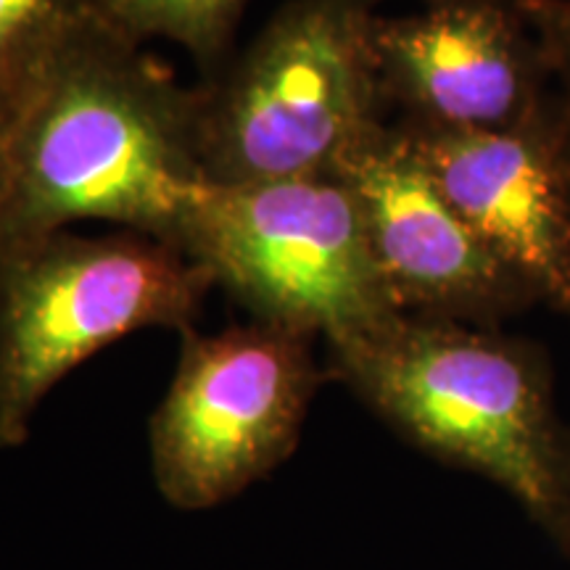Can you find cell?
Masks as SVG:
<instances>
[{
  "label": "cell",
  "instance_id": "1",
  "mask_svg": "<svg viewBox=\"0 0 570 570\" xmlns=\"http://www.w3.org/2000/svg\"><path fill=\"white\" fill-rule=\"evenodd\" d=\"M206 185L198 90L90 6L13 125L0 246L109 219L180 248Z\"/></svg>",
  "mask_w": 570,
  "mask_h": 570
},
{
  "label": "cell",
  "instance_id": "2",
  "mask_svg": "<svg viewBox=\"0 0 570 570\" xmlns=\"http://www.w3.org/2000/svg\"><path fill=\"white\" fill-rule=\"evenodd\" d=\"M327 352V375L391 431L541 515L566 431L544 346L502 327L396 315Z\"/></svg>",
  "mask_w": 570,
  "mask_h": 570
},
{
  "label": "cell",
  "instance_id": "3",
  "mask_svg": "<svg viewBox=\"0 0 570 570\" xmlns=\"http://www.w3.org/2000/svg\"><path fill=\"white\" fill-rule=\"evenodd\" d=\"M383 0H291L235 67L198 90L206 183L252 185L333 173L381 122L373 32Z\"/></svg>",
  "mask_w": 570,
  "mask_h": 570
},
{
  "label": "cell",
  "instance_id": "4",
  "mask_svg": "<svg viewBox=\"0 0 570 570\" xmlns=\"http://www.w3.org/2000/svg\"><path fill=\"white\" fill-rule=\"evenodd\" d=\"M214 275L146 233L56 230L0 246V446L24 444L56 383L142 327L188 331Z\"/></svg>",
  "mask_w": 570,
  "mask_h": 570
},
{
  "label": "cell",
  "instance_id": "5",
  "mask_svg": "<svg viewBox=\"0 0 570 570\" xmlns=\"http://www.w3.org/2000/svg\"><path fill=\"white\" fill-rule=\"evenodd\" d=\"M180 248L273 323L344 344L404 315L336 173L206 185Z\"/></svg>",
  "mask_w": 570,
  "mask_h": 570
},
{
  "label": "cell",
  "instance_id": "6",
  "mask_svg": "<svg viewBox=\"0 0 570 570\" xmlns=\"http://www.w3.org/2000/svg\"><path fill=\"white\" fill-rule=\"evenodd\" d=\"M315 336L259 323L183 331L180 362L151 417V465L177 510L238 497L294 454L325 383Z\"/></svg>",
  "mask_w": 570,
  "mask_h": 570
},
{
  "label": "cell",
  "instance_id": "7",
  "mask_svg": "<svg viewBox=\"0 0 570 570\" xmlns=\"http://www.w3.org/2000/svg\"><path fill=\"white\" fill-rule=\"evenodd\" d=\"M333 173L352 194L377 273L404 315L502 327L544 304L446 204L399 127L370 125Z\"/></svg>",
  "mask_w": 570,
  "mask_h": 570
},
{
  "label": "cell",
  "instance_id": "8",
  "mask_svg": "<svg viewBox=\"0 0 570 570\" xmlns=\"http://www.w3.org/2000/svg\"><path fill=\"white\" fill-rule=\"evenodd\" d=\"M373 46L383 104L402 122L515 130L541 114L547 59L520 0H425L377 17Z\"/></svg>",
  "mask_w": 570,
  "mask_h": 570
},
{
  "label": "cell",
  "instance_id": "9",
  "mask_svg": "<svg viewBox=\"0 0 570 570\" xmlns=\"http://www.w3.org/2000/svg\"><path fill=\"white\" fill-rule=\"evenodd\" d=\"M396 127L470 230L570 320V202L541 114L515 130Z\"/></svg>",
  "mask_w": 570,
  "mask_h": 570
},
{
  "label": "cell",
  "instance_id": "10",
  "mask_svg": "<svg viewBox=\"0 0 570 570\" xmlns=\"http://www.w3.org/2000/svg\"><path fill=\"white\" fill-rule=\"evenodd\" d=\"M90 0H0V111L17 125Z\"/></svg>",
  "mask_w": 570,
  "mask_h": 570
},
{
  "label": "cell",
  "instance_id": "11",
  "mask_svg": "<svg viewBox=\"0 0 570 570\" xmlns=\"http://www.w3.org/2000/svg\"><path fill=\"white\" fill-rule=\"evenodd\" d=\"M106 24L127 40L167 38L206 69L230 51L235 27L252 0H90Z\"/></svg>",
  "mask_w": 570,
  "mask_h": 570
},
{
  "label": "cell",
  "instance_id": "12",
  "mask_svg": "<svg viewBox=\"0 0 570 570\" xmlns=\"http://www.w3.org/2000/svg\"><path fill=\"white\" fill-rule=\"evenodd\" d=\"M547 59V92L541 122L570 202V0H520Z\"/></svg>",
  "mask_w": 570,
  "mask_h": 570
},
{
  "label": "cell",
  "instance_id": "13",
  "mask_svg": "<svg viewBox=\"0 0 570 570\" xmlns=\"http://www.w3.org/2000/svg\"><path fill=\"white\" fill-rule=\"evenodd\" d=\"M533 523L550 537L554 550L570 560V423H566V431H562L550 499H547L544 510Z\"/></svg>",
  "mask_w": 570,
  "mask_h": 570
},
{
  "label": "cell",
  "instance_id": "14",
  "mask_svg": "<svg viewBox=\"0 0 570 570\" xmlns=\"http://www.w3.org/2000/svg\"><path fill=\"white\" fill-rule=\"evenodd\" d=\"M11 138H13V119L6 111H0V214H3L6 194H9Z\"/></svg>",
  "mask_w": 570,
  "mask_h": 570
}]
</instances>
